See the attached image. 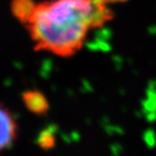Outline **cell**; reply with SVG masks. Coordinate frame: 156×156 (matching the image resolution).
<instances>
[{"mask_svg": "<svg viewBox=\"0 0 156 156\" xmlns=\"http://www.w3.org/2000/svg\"><path fill=\"white\" fill-rule=\"evenodd\" d=\"M111 0H46L36 5L26 25L35 51L70 58L80 51L90 30L114 18Z\"/></svg>", "mask_w": 156, "mask_h": 156, "instance_id": "obj_1", "label": "cell"}, {"mask_svg": "<svg viewBox=\"0 0 156 156\" xmlns=\"http://www.w3.org/2000/svg\"><path fill=\"white\" fill-rule=\"evenodd\" d=\"M18 126L12 112L0 103V151L9 149L16 140Z\"/></svg>", "mask_w": 156, "mask_h": 156, "instance_id": "obj_2", "label": "cell"}, {"mask_svg": "<svg viewBox=\"0 0 156 156\" xmlns=\"http://www.w3.org/2000/svg\"><path fill=\"white\" fill-rule=\"evenodd\" d=\"M22 100L26 107L33 114L44 115L49 110L48 100L41 91L27 90L22 95Z\"/></svg>", "mask_w": 156, "mask_h": 156, "instance_id": "obj_3", "label": "cell"}, {"mask_svg": "<svg viewBox=\"0 0 156 156\" xmlns=\"http://www.w3.org/2000/svg\"><path fill=\"white\" fill-rule=\"evenodd\" d=\"M36 5L33 0H12L10 12L16 20L26 26L31 18Z\"/></svg>", "mask_w": 156, "mask_h": 156, "instance_id": "obj_4", "label": "cell"}, {"mask_svg": "<svg viewBox=\"0 0 156 156\" xmlns=\"http://www.w3.org/2000/svg\"><path fill=\"white\" fill-rule=\"evenodd\" d=\"M55 143V137L53 132L49 130H45L40 133L38 138V144L42 150H49L54 148Z\"/></svg>", "mask_w": 156, "mask_h": 156, "instance_id": "obj_5", "label": "cell"}]
</instances>
